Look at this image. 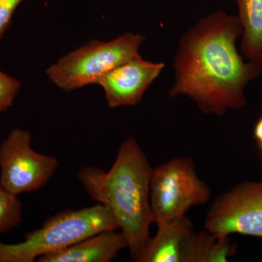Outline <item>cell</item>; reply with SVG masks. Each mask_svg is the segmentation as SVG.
Returning a JSON list of instances; mask_svg holds the SVG:
<instances>
[{"instance_id": "obj_1", "label": "cell", "mask_w": 262, "mask_h": 262, "mask_svg": "<svg viewBox=\"0 0 262 262\" xmlns=\"http://www.w3.org/2000/svg\"><path fill=\"white\" fill-rule=\"evenodd\" d=\"M243 28L237 15L218 11L201 19L181 38L173 60L170 98L187 96L206 115H225L246 104L245 90L262 66L244 61L236 46Z\"/></svg>"}, {"instance_id": "obj_2", "label": "cell", "mask_w": 262, "mask_h": 262, "mask_svg": "<svg viewBox=\"0 0 262 262\" xmlns=\"http://www.w3.org/2000/svg\"><path fill=\"white\" fill-rule=\"evenodd\" d=\"M152 170L137 141L129 138L122 143L107 171L84 166L77 174L90 198L113 213L134 261L151 238L150 225L154 223L150 203Z\"/></svg>"}, {"instance_id": "obj_3", "label": "cell", "mask_w": 262, "mask_h": 262, "mask_svg": "<svg viewBox=\"0 0 262 262\" xmlns=\"http://www.w3.org/2000/svg\"><path fill=\"white\" fill-rule=\"evenodd\" d=\"M118 229L113 213L100 203L80 210H67L48 219L40 228L26 234L22 242L0 243V262L35 261L98 232Z\"/></svg>"}, {"instance_id": "obj_4", "label": "cell", "mask_w": 262, "mask_h": 262, "mask_svg": "<svg viewBox=\"0 0 262 262\" xmlns=\"http://www.w3.org/2000/svg\"><path fill=\"white\" fill-rule=\"evenodd\" d=\"M145 39V36L127 32L108 42L90 41L60 58L46 74L65 91L98 84L103 75L138 56Z\"/></svg>"}, {"instance_id": "obj_5", "label": "cell", "mask_w": 262, "mask_h": 262, "mask_svg": "<svg viewBox=\"0 0 262 262\" xmlns=\"http://www.w3.org/2000/svg\"><path fill=\"white\" fill-rule=\"evenodd\" d=\"M210 196L211 189L196 175L191 158H174L153 168L150 203L154 223L185 216L191 207L205 204Z\"/></svg>"}, {"instance_id": "obj_6", "label": "cell", "mask_w": 262, "mask_h": 262, "mask_svg": "<svg viewBox=\"0 0 262 262\" xmlns=\"http://www.w3.org/2000/svg\"><path fill=\"white\" fill-rule=\"evenodd\" d=\"M30 131L15 128L0 144V187L18 196L44 187L56 173V158L40 154L31 146Z\"/></svg>"}, {"instance_id": "obj_7", "label": "cell", "mask_w": 262, "mask_h": 262, "mask_svg": "<svg viewBox=\"0 0 262 262\" xmlns=\"http://www.w3.org/2000/svg\"><path fill=\"white\" fill-rule=\"evenodd\" d=\"M205 228L226 237L241 234L262 239V181L241 183L219 196L207 214Z\"/></svg>"}, {"instance_id": "obj_8", "label": "cell", "mask_w": 262, "mask_h": 262, "mask_svg": "<svg viewBox=\"0 0 262 262\" xmlns=\"http://www.w3.org/2000/svg\"><path fill=\"white\" fill-rule=\"evenodd\" d=\"M164 68L165 63L146 61L139 54L103 75L98 84L110 107L136 106Z\"/></svg>"}, {"instance_id": "obj_9", "label": "cell", "mask_w": 262, "mask_h": 262, "mask_svg": "<svg viewBox=\"0 0 262 262\" xmlns=\"http://www.w3.org/2000/svg\"><path fill=\"white\" fill-rule=\"evenodd\" d=\"M158 232L150 238L138 262H187L193 225L187 217L160 222Z\"/></svg>"}, {"instance_id": "obj_10", "label": "cell", "mask_w": 262, "mask_h": 262, "mask_svg": "<svg viewBox=\"0 0 262 262\" xmlns=\"http://www.w3.org/2000/svg\"><path fill=\"white\" fill-rule=\"evenodd\" d=\"M128 248L121 232H98L70 247L41 256L39 262H110L124 248Z\"/></svg>"}, {"instance_id": "obj_11", "label": "cell", "mask_w": 262, "mask_h": 262, "mask_svg": "<svg viewBox=\"0 0 262 262\" xmlns=\"http://www.w3.org/2000/svg\"><path fill=\"white\" fill-rule=\"evenodd\" d=\"M243 28L241 51L248 61L262 66V0H235Z\"/></svg>"}, {"instance_id": "obj_12", "label": "cell", "mask_w": 262, "mask_h": 262, "mask_svg": "<svg viewBox=\"0 0 262 262\" xmlns=\"http://www.w3.org/2000/svg\"><path fill=\"white\" fill-rule=\"evenodd\" d=\"M234 253V247L229 237L208 232L193 234L187 262H224Z\"/></svg>"}, {"instance_id": "obj_13", "label": "cell", "mask_w": 262, "mask_h": 262, "mask_svg": "<svg viewBox=\"0 0 262 262\" xmlns=\"http://www.w3.org/2000/svg\"><path fill=\"white\" fill-rule=\"evenodd\" d=\"M23 222L22 204L18 196L0 187V234L12 230Z\"/></svg>"}, {"instance_id": "obj_14", "label": "cell", "mask_w": 262, "mask_h": 262, "mask_svg": "<svg viewBox=\"0 0 262 262\" xmlns=\"http://www.w3.org/2000/svg\"><path fill=\"white\" fill-rule=\"evenodd\" d=\"M20 85L18 80L0 71V113L11 107Z\"/></svg>"}, {"instance_id": "obj_15", "label": "cell", "mask_w": 262, "mask_h": 262, "mask_svg": "<svg viewBox=\"0 0 262 262\" xmlns=\"http://www.w3.org/2000/svg\"><path fill=\"white\" fill-rule=\"evenodd\" d=\"M24 0H0V39L11 23L12 18L18 5Z\"/></svg>"}, {"instance_id": "obj_16", "label": "cell", "mask_w": 262, "mask_h": 262, "mask_svg": "<svg viewBox=\"0 0 262 262\" xmlns=\"http://www.w3.org/2000/svg\"><path fill=\"white\" fill-rule=\"evenodd\" d=\"M253 137L257 143L262 141V115L258 119L253 129Z\"/></svg>"}, {"instance_id": "obj_17", "label": "cell", "mask_w": 262, "mask_h": 262, "mask_svg": "<svg viewBox=\"0 0 262 262\" xmlns=\"http://www.w3.org/2000/svg\"><path fill=\"white\" fill-rule=\"evenodd\" d=\"M258 147H259L260 159H261L262 164V141H261V142L258 143Z\"/></svg>"}]
</instances>
